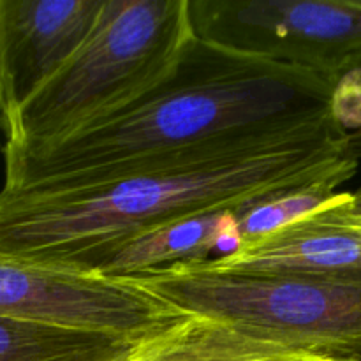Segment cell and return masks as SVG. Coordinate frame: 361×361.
<instances>
[{"label": "cell", "mask_w": 361, "mask_h": 361, "mask_svg": "<svg viewBox=\"0 0 361 361\" xmlns=\"http://www.w3.org/2000/svg\"><path fill=\"white\" fill-rule=\"evenodd\" d=\"M140 342L0 316V361H126Z\"/></svg>", "instance_id": "cell-11"}, {"label": "cell", "mask_w": 361, "mask_h": 361, "mask_svg": "<svg viewBox=\"0 0 361 361\" xmlns=\"http://www.w3.org/2000/svg\"><path fill=\"white\" fill-rule=\"evenodd\" d=\"M331 115L288 129L200 145L80 185L0 189V257L92 274L116 247L281 190L358 173Z\"/></svg>", "instance_id": "cell-1"}, {"label": "cell", "mask_w": 361, "mask_h": 361, "mask_svg": "<svg viewBox=\"0 0 361 361\" xmlns=\"http://www.w3.org/2000/svg\"><path fill=\"white\" fill-rule=\"evenodd\" d=\"M341 204L203 263L238 274L361 281V224L344 217Z\"/></svg>", "instance_id": "cell-8"}, {"label": "cell", "mask_w": 361, "mask_h": 361, "mask_svg": "<svg viewBox=\"0 0 361 361\" xmlns=\"http://www.w3.org/2000/svg\"><path fill=\"white\" fill-rule=\"evenodd\" d=\"M338 210H341V214L344 217L361 224V189L356 190V192H349L348 201L344 204H341Z\"/></svg>", "instance_id": "cell-14"}, {"label": "cell", "mask_w": 361, "mask_h": 361, "mask_svg": "<svg viewBox=\"0 0 361 361\" xmlns=\"http://www.w3.org/2000/svg\"><path fill=\"white\" fill-rule=\"evenodd\" d=\"M194 32L337 83L361 49V0H190Z\"/></svg>", "instance_id": "cell-5"}, {"label": "cell", "mask_w": 361, "mask_h": 361, "mask_svg": "<svg viewBox=\"0 0 361 361\" xmlns=\"http://www.w3.org/2000/svg\"><path fill=\"white\" fill-rule=\"evenodd\" d=\"M4 145H6V137H4V122L2 115H0V159L4 161Z\"/></svg>", "instance_id": "cell-17"}, {"label": "cell", "mask_w": 361, "mask_h": 361, "mask_svg": "<svg viewBox=\"0 0 361 361\" xmlns=\"http://www.w3.org/2000/svg\"><path fill=\"white\" fill-rule=\"evenodd\" d=\"M104 0H0V115L59 73L97 25Z\"/></svg>", "instance_id": "cell-7"}, {"label": "cell", "mask_w": 361, "mask_h": 361, "mask_svg": "<svg viewBox=\"0 0 361 361\" xmlns=\"http://www.w3.org/2000/svg\"><path fill=\"white\" fill-rule=\"evenodd\" d=\"M330 111L348 134L361 130V69L342 74L331 94Z\"/></svg>", "instance_id": "cell-13"}, {"label": "cell", "mask_w": 361, "mask_h": 361, "mask_svg": "<svg viewBox=\"0 0 361 361\" xmlns=\"http://www.w3.org/2000/svg\"><path fill=\"white\" fill-rule=\"evenodd\" d=\"M196 37L190 0H104L69 62L4 126V147L55 143L164 80Z\"/></svg>", "instance_id": "cell-3"}, {"label": "cell", "mask_w": 361, "mask_h": 361, "mask_svg": "<svg viewBox=\"0 0 361 361\" xmlns=\"http://www.w3.org/2000/svg\"><path fill=\"white\" fill-rule=\"evenodd\" d=\"M0 316L141 342L185 314L126 279L0 257Z\"/></svg>", "instance_id": "cell-6"}, {"label": "cell", "mask_w": 361, "mask_h": 361, "mask_svg": "<svg viewBox=\"0 0 361 361\" xmlns=\"http://www.w3.org/2000/svg\"><path fill=\"white\" fill-rule=\"evenodd\" d=\"M335 81L196 35L171 73L123 108L35 148L4 147V187L80 185L200 145L331 115Z\"/></svg>", "instance_id": "cell-2"}, {"label": "cell", "mask_w": 361, "mask_h": 361, "mask_svg": "<svg viewBox=\"0 0 361 361\" xmlns=\"http://www.w3.org/2000/svg\"><path fill=\"white\" fill-rule=\"evenodd\" d=\"M351 178V175L326 176L307 185L281 190L243 207L238 212L242 247L257 242L279 229L288 228L317 212L344 203L349 192H337V189Z\"/></svg>", "instance_id": "cell-12"}, {"label": "cell", "mask_w": 361, "mask_h": 361, "mask_svg": "<svg viewBox=\"0 0 361 361\" xmlns=\"http://www.w3.org/2000/svg\"><path fill=\"white\" fill-rule=\"evenodd\" d=\"M345 150L356 161H361V130L358 133L348 134V141H345Z\"/></svg>", "instance_id": "cell-15"}, {"label": "cell", "mask_w": 361, "mask_h": 361, "mask_svg": "<svg viewBox=\"0 0 361 361\" xmlns=\"http://www.w3.org/2000/svg\"><path fill=\"white\" fill-rule=\"evenodd\" d=\"M240 210L210 212L136 236L102 257L92 274L123 279L236 252L242 247Z\"/></svg>", "instance_id": "cell-9"}, {"label": "cell", "mask_w": 361, "mask_h": 361, "mask_svg": "<svg viewBox=\"0 0 361 361\" xmlns=\"http://www.w3.org/2000/svg\"><path fill=\"white\" fill-rule=\"evenodd\" d=\"M123 279L183 314L331 361H361V281L238 274L203 261Z\"/></svg>", "instance_id": "cell-4"}, {"label": "cell", "mask_w": 361, "mask_h": 361, "mask_svg": "<svg viewBox=\"0 0 361 361\" xmlns=\"http://www.w3.org/2000/svg\"><path fill=\"white\" fill-rule=\"evenodd\" d=\"M126 361H331L245 334L222 321L185 314L134 348Z\"/></svg>", "instance_id": "cell-10"}, {"label": "cell", "mask_w": 361, "mask_h": 361, "mask_svg": "<svg viewBox=\"0 0 361 361\" xmlns=\"http://www.w3.org/2000/svg\"><path fill=\"white\" fill-rule=\"evenodd\" d=\"M351 69H361V49L358 53H356L355 56H353V60H351V63H349L348 71H351Z\"/></svg>", "instance_id": "cell-16"}]
</instances>
